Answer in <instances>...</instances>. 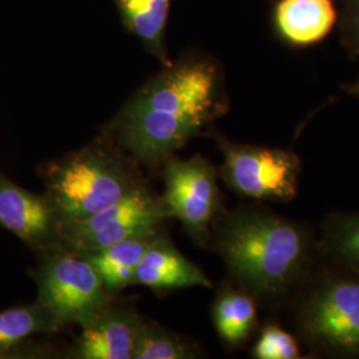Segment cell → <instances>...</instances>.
Here are the masks:
<instances>
[{
  "mask_svg": "<svg viewBox=\"0 0 359 359\" xmlns=\"http://www.w3.org/2000/svg\"><path fill=\"white\" fill-rule=\"evenodd\" d=\"M0 225L46 250L62 244V222L50 197L28 192L0 176Z\"/></svg>",
  "mask_w": 359,
  "mask_h": 359,
  "instance_id": "9c48e42d",
  "label": "cell"
},
{
  "mask_svg": "<svg viewBox=\"0 0 359 359\" xmlns=\"http://www.w3.org/2000/svg\"><path fill=\"white\" fill-rule=\"evenodd\" d=\"M357 26H358V32H359V3H358V13H357Z\"/></svg>",
  "mask_w": 359,
  "mask_h": 359,
  "instance_id": "44dd1931",
  "label": "cell"
},
{
  "mask_svg": "<svg viewBox=\"0 0 359 359\" xmlns=\"http://www.w3.org/2000/svg\"><path fill=\"white\" fill-rule=\"evenodd\" d=\"M257 359H297L301 357L299 346L292 334L277 325H268L253 347Z\"/></svg>",
  "mask_w": 359,
  "mask_h": 359,
  "instance_id": "d6986e66",
  "label": "cell"
},
{
  "mask_svg": "<svg viewBox=\"0 0 359 359\" xmlns=\"http://www.w3.org/2000/svg\"><path fill=\"white\" fill-rule=\"evenodd\" d=\"M164 180L163 201L169 217L180 219L196 244L205 245L219 215L216 169L198 154L188 160L172 156L165 161Z\"/></svg>",
  "mask_w": 359,
  "mask_h": 359,
  "instance_id": "ba28073f",
  "label": "cell"
},
{
  "mask_svg": "<svg viewBox=\"0 0 359 359\" xmlns=\"http://www.w3.org/2000/svg\"><path fill=\"white\" fill-rule=\"evenodd\" d=\"M337 13L332 0H281L274 20L278 32L294 46H311L327 36Z\"/></svg>",
  "mask_w": 359,
  "mask_h": 359,
  "instance_id": "4fadbf2b",
  "label": "cell"
},
{
  "mask_svg": "<svg viewBox=\"0 0 359 359\" xmlns=\"http://www.w3.org/2000/svg\"><path fill=\"white\" fill-rule=\"evenodd\" d=\"M194 351L177 335L152 323H142L133 359L193 358Z\"/></svg>",
  "mask_w": 359,
  "mask_h": 359,
  "instance_id": "e0dca14e",
  "label": "cell"
},
{
  "mask_svg": "<svg viewBox=\"0 0 359 359\" xmlns=\"http://www.w3.org/2000/svg\"><path fill=\"white\" fill-rule=\"evenodd\" d=\"M326 248L359 274V213L333 218L325 231Z\"/></svg>",
  "mask_w": 359,
  "mask_h": 359,
  "instance_id": "ac0fdd59",
  "label": "cell"
},
{
  "mask_svg": "<svg viewBox=\"0 0 359 359\" xmlns=\"http://www.w3.org/2000/svg\"><path fill=\"white\" fill-rule=\"evenodd\" d=\"M160 226L127 237L99 250L81 252L90 259L103 278L105 289L115 294L132 285L135 271L142 257L152 245L163 237Z\"/></svg>",
  "mask_w": 359,
  "mask_h": 359,
  "instance_id": "7c38bea8",
  "label": "cell"
},
{
  "mask_svg": "<svg viewBox=\"0 0 359 359\" xmlns=\"http://www.w3.org/2000/svg\"><path fill=\"white\" fill-rule=\"evenodd\" d=\"M299 327L320 351L359 357V277L322 280L301 308Z\"/></svg>",
  "mask_w": 359,
  "mask_h": 359,
  "instance_id": "5b68a950",
  "label": "cell"
},
{
  "mask_svg": "<svg viewBox=\"0 0 359 359\" xmlns=\"http://www.w3.org/2000/svg\"><path fill=\"white\" fill-rule=\"evenodd\" d=\"M217 68L187 60L145 84L112 123L115 140L145 165L165 163L221 112Z\"/></svg>",
  "mask_w": 359,
  "mask_h": 359,
  "instance_id": "6da1fadb",
  "label": "cell"
},
{
  "mask_svg": "<svg viewBox=\"0 0 359 359\" xmlns=\"http://www.w3.org/2000/svg\"><path fill=\"white\" fill-rule=\"evenodd\" d=\"M137 185L130 164L102 145L68 154L47 170V196L62 224L90 217Z\"/></svg>",
  "mask_w": 359,
  "mask_h": 359,
  "instance_id": "3957f363",
  "label": "cell"
},
{
  "mask_svg": "<svg viewBox=\"0 0 359 359\" xmlns=\"http://www.w3.org/2000/svg\"><path fill=\"white\" fill-rule=\"evenodd\" d=\"M169 3L170 0H116L124 25L165 65H170L164 47Z\"/></svg>",
  "mask_w": 359,
  "mask_h": 359,
  "instance_id": "5bb4252c",
  "label": "cell"
},
{
  "mask_svg": "<svg viewBox=\"0 0 359 359\" xmlns=\"http://www.w3.org/2000/svg\"><path fill=\"white\" fill-rule=\"evenodd\" d=\"M167 218L169 213L163 197L154 196L140 184L90 217L62 224V244L77 252L99 250L133 234L158 228Z\"/></svg>",
  "mask_w": 359,
  "mask_h": 359,
  "instance_id": "52a82bcc",
  "label": "cell"
},
{
  "mask_svg": "<svg viewBox=\"0 0 359 359\" xmlns=\"http://www.w3.org/2000/svg\"><path fill=\"white\" fill-rule=\"evenodd\" d=\"M132 285L148 286L154 290H175L192 286L209 287L212 283L203 270L163 236L142 257Z\"/></svg>",
  "mask_w": 359,
  "mask_h": 359,
  "instance_id": "8fae6325",
  "label": "cell"
},
{
  "mask_svg": "<svg viewBox=\"0 0 359 359\" xmlns=\"http://www.w3.org/2000/svg\"><path fill=\"white\" fill-rule=\"evenodd\" d=\"M144 321L127 309H111L83 327L72 350L74 358L132 359Z\"/></svg>",
  "mask_w": 359,
  "mask_h": 359,
  "instance_id": "30bf717a",
  "label": "cell"
},
{
  "mask_svg": "<svg viewBox=\"0 0 359 359\" xmlns=\"http://www.w3.org/2000/svg\"><path fill=\"white\" fill-rule=\"evenodd\" d=\"M38 285L39 302L62 326H87L109 306L112 297L90 259L65 246L47 250Z\"/></svg>",
  "mask_w": 359,
  "mask_h": 359,
  "instance_id": "277c9868",
  "label": "cell"
},
{
  "mask_svg": "<svg viewBox=\"0 0 359 359\" xmlns=\"http://www.w3.org/2000/svg\"><path fill=\"white\" fill-rule=\"evenodd\" d=\"M62 325L40 302L0 311V350L31 335L57 332Z\"/></svg>",
  "mask_w": 359,
  "mask_h": 359,
  "instance_id": "2e32d148",
  "label": "cell"
},
{
  "mask_svg": "<svg viewBox=\"0 0 359 359\" xmlns=\"http://www.w3.org/2000/svg\"><path fill=\"white\" fill-rule=\"evenodd\" d=\"M218 142L224 154L221 176L231 191L259 201L289 203L297 197L301 173L297 154L278 148Z\"/></svg>",
  "mask_w": 359,
  "mask_h": 359,
  "instance_id": "8992f818",
  "label": "cell"
},
{
  "mask_svg": "<svg viewBox=\"0 0 359 359\" xmlns=\"http://www.w3.org/2000/svg\"><path fill=\"white\" fill-rule=\"evenodd\" d=\"M210 238L245 292L269 301L290 292L310 256V238L302 226L256 208L219 213Z\"/></svg>",
  "mask_w": 359,
  "mask_h": 359,
  "instance_id": "7a4b0ae2",
  "label": "cell"
},
{
  "mask_svg": "<svg viewBox=\"0 0 359 359\" xmlns=\"http://www.w3.org/2000/svg\"><path fill=\"white\" fill-rule=\"evenodd\" d=\"M346 90L350 93V95L359 97V79L357 81H354V83L348 84L346 87Z\"/></svg>",
  "mask_w": 359,
  "mask_h": 359,
  "instance_id": "ffe728a7",
  "label": "cell"
},
{
  "mask_svg": "<svg viewBox=\"0 0 359 359\" xmlns=\"http://www.w3.org/2000/svg\"><path fill=\"white\" fill-rule=\"evenodd\" d=\"M212 316L218 335L224 342L231 346H238L256 326L255 297L245 290L226 286L218 293Z\"/></svg>",
  "mask_w": 359,
  "mask_h": 359,
  "instance_id": "9a60e30c",
  "label": "cell"
}]
</instances>
